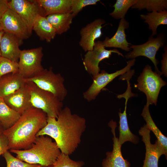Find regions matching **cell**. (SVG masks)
<instances>
[{
    "instance_id": "7402d4cb",
    "label": "cell",
    "mask_w": 167,
    "mask_h": 167,
    "mask_svg": "<svg viewBox=\"0 0 167 167\" xmlns=\"http://www.w3.org/2000/svg\"><path fill=\"white\" fill-rule=\"evenodd\" d=\"M32 30H34L41 40L50 42L55 38V31L46 17L38 15L34 23Z\"/></svg>"
},
{
    "instance_id": "5bb4252c",
    "label": "cell",
    "mask_w": 167,
    "mask_h": 167,
    "mask_svg": "<svg viewBox=\"0 0 167 167\" xmlns=\"http://www.w3.org/2000/svg\"><path fill=\"white\" fill-rule=\"evenodd\" d=\"M105 22L104 20L98 19L81 28L80 31L81 38L79 44L85 52L92 50L96 40L102 35L101 29Z\"/></svg>"
},
{
    "instance_id": "e575fe53",
    "label": "cell",
    "mask_w": 167,
    "mask_h": 167,
    "mask_svg": "<svg viewBox=\"0 0 167 167\" xmlns=\"http://www.w3.org/2000/svg\"><path fill=\"white\" fill-rule=\"evenodd\" d=\"M9 1L0 0V19L9 8Z\"/></svg>"
},
{
    "instance_id": "4fadbf2b",
    "label": "cell",
    "mask_w": 167,
    "mask_h": 167,
    "mask_svg": "<svg viewBox=\"0 0 167 167\" xmlns=\"http://www.w3.org/2000/svg\"><path fill=\"white\" fill-rule=\"evenodd\" d=\"M151 131L145 124L139 131V135L142 137L146 148L145 156L142 167H158V163L160 156L165 155L167 159V151L156 140L154 144L150 141Z\"/></svg>"
},
{
    "instance_id": "5b68a950",
    "label": "cell",
    "mask_w": 167,
    "mask_h": 167,
    "mask_svg": "<svg viewBox=\"0 0 167 167\" xmlns=\"http://www.w3.org/2000/svg\"><path fill=\"white\" fill-rule=\"evenodd\" d=\"M25 79V81L32 82L40 88L52 93L62 101L67 95L64 78L60 74L54 73L51 67Z\"/></svg>"
},
{
    "instance_id": "ba28073f",
    "label": "cell",
    "mask_w": 167,
    "mask_h": 167,
    "mask_svg": "<svg viewBox=\"0 0 167 167\" xmlns=\"http://www.w3.org/2000/svg\"><path fill=\"white\" fill-rule=\"evenodd\" d=\"M165 43L163 34H160L155 38L151 36L148 41L144 43L130 45V48L132 49V50L126 54L125 57L127 59H133L140 56L146 57L152 62L155 66V71L161 75V71L157 67L159 62L156 56L158 51L164 46Z\"/></svg>"
},
{
    "instance_id": "83f0119b",
    "label": "cell",
    "mask_w": 167,
    "mask_h": 167,
    "mask_svg": "<svg viewBox=\"0 0 167 167\" xmlns=\"http://www.w3.org/2000/svg\"><path fill=\"white\" fill-rule=\"evenodd\" d=\"M136 2V0H117L113 6L114 10L109 15L116 19L124 18L128 10Z\"/></svg>"
},
{
    "instance_id": "d6986e66",
    "label": "cell",
    "mask_w": 167,
    "mask_h": 167,
    "mask_svg": "<svg viewBox=\"0 0 167 167\" xmlns=\"http://www.w3.org/2000/svg\"><path fill=\"white\" fill-rule=\"evenodd\" d=\"M26 83L25 79L19 73H10L0 78V98L14 93Z\"/></svg>"
},
{
    "instance_id": "ac0fdd59",
    "label": "cell",
    "mask_w": 167,
    "mask_h": 167,
    "mask_svg": "<svg viewBox=\"0 0 167 167\" xmlns=\"http://www.w3.org/2000/svg\"><path fill=\"white\" fill-rule=\"evenodd\" d=\"M129 26V22L124 18L121 19L116 33L111 38L106 37L103 41L105 47L118 48L126 51H130L131 44L126 39L125 30Z\"/></svg>"
},
{
    "instance_id": "7c38bea8",
    "label": "cell",
    "mask_w": 167,
    "mask_h": 167,
    "mask_svg": "<svg viewBox=\"0 0 167 167\" xmlns=\"http://www.w3.org/2000/svg\"><path fill=\"white\" fill-rule=\"evenodd\" d=\"M2 30L23 40L31 36L28 28L22 19L15 11L9 8L0 19Z\"/></svg>"
},
{
    "instance_id": "e0dca14e",
    "label": "cell",
    "mask_w": 167,
    "mask_h": 167,
    "mask_svg": "<svg viewBox=\"0 0 167 167\" xmlns=\"http://www.w3.org/2000/svg\"><path fill=\"white\" fill-rule=\"evenodd\" d=\"M23 41L13 34L4 32L0 43L1 57L18 62L21 51L19 46Z\"/></svg>"
},
{
    "instance_id": "8fae6325",
    "label": "cell",
    "mask_w": 167,
    "mask_h": 167,
    "mask_svg": "<svg viewBox=\"0 0 167 167\" xmlns=\"http://www.w3.org/2000/svg\"><path fill=\"white\" fill-rule=\"evenodd\" d=\"M117 54L124 57L122 54L116 49L107 50L105 49L103 41H95L93 49L87 52L84 55L83 64L86 71L94 76L100 73V62L105 59H108L112 53Z\"/></svg>"
},
{
    "instance_id": "8992f818",
    "label": "cell",
    "mask_w": 167,
    "mask_h": 167,
    "mask_svg": "<svg viewBox=\"0 0 167 167\" xmlns=\"http://www.w3.org/2000/svg\"><path fill=\"white\" fill-rule=\"evenodd\" d=\"M161 75L156 71H153L151 66L148 64L138 77L137 84L135 85V88L145 93L146 104L149 105H156L160 90L167 84Z\"/></svg>"
},
{
    "instance_id": "3957f363",
    "label": "cell",
    "mask_w": 167,
    "mask_h": 167,
    "mask_svg": "<svg viewBox=\"0 0 167 167\" xmlns=\"http://www.w3.org/2000/svg\"><path fill=\"white\" fill-rule=\"evenodd\" d=\"M16 157L27 163L50 167L56 161L61 152L55 141L47 135L36 136L29 148L10 149Z\"/></svg>"
},
{
    "instance_id": "cb8c5ba5",
    "label": "cell",
    "mask_w": 167,
    "mask_h": 167,
    "mask_svg": "<svg viewBox=\"0 0 167 167\" xmlns=\"http://www.w3.org/2000/svg\"><path fill=\"white\" fill-rule=\"evenodd\" d=\"M141 18L148 24V28L152 31L151 36L157 35L158 27L161 25L167 24V11L164 10L160 12L153 11L146 15L141 14Z\"/></svg>"
},
{
    "instance_id": "ffe728a7",
    "label": "cell",
    "mask_w": 167,
    "mask_h": 167,
    "mask_svg": "<svg viewBox=\"0 0 167 167\" xmlns=\"http://www.w3.org/2000/svg\"><path fill=\"white\" fill-rule=\"evenodd\" d=\"M122 98L125 100V107L123 113L119 112L118 115L119 117V137L118 138L119 144L122 146L125 142L129 141L136 144L138 143L139 137L133 134L130 130L128 125L127 114V104L128 100L131 98L127 95H124Z\"/></svg>"
},
{
    "instance_id": "74e56055",
    "label": "cell",
    "mask_w": 167,
    "mask_h": 167,
    "mask_svg": "<svg viewBox=\"0 0 167 167\" xmlns=\"http://www.w3.org/2000/svg\"><path fill=\"white\" fill-rule=\"evenodd\" d=\"M2 30V29L1 25V24H0V31H1Z\"/></svg>"
},
{
    "instance_id": "d6a6232c",
    "label": "cell",
    "mask_w": 167,
    "mask_h": 167,
    "mask_svg": "<svg viewBox=\"0 0 167 167\" xmlns=\"http://www.w3.org/2000/svg\"><path fill=\"white\" fill-rule=\"evenodd\" d=\"M9 149V143L6 136L3 133L0 135V156Z\"/></svg>"
},
{
    "instance_id": "484cf974",
    "label": "cell",
    "mask_w": 167,
    "mask_h": 167,
    "mask_svg": "<svg viewBox=\"0 0 167 167\" xmlns=\"http://www.w3.org/2000/svg\"><path fill=\"white\" fill-rule=\"evenodd\" d=\"M149 106L148 104H146L144 106L141 115L146 122L145 125L147 128L153 132L157 141L167 151V138L163 134L153 121L150 113Z\"/></svg>"
},
{
    "instance_id": "30bf717a",
    "label": "cell",
    "mask_w": 167,
    "mask_h": 167,
    "mask_svg": "<svg viewBox=\"0 0 167 167\" xmlns=\"http://www.w3.org/2000/svg\"><path fill=\"white\" fill-rule=\"evenodd\" d=\"M135 59H131L127 62V65L122 69L111 73H109L104 70L93 76V82L88 89L83 94L84 98L88 101L96 99L101 90L108 84L119 75H122L130 70L133 66Z\"/></svg>"
},
{
    "instance_id": "44dd1931",
    "label": "cell",
    "mask_w": 167,
    "mask_h": 167,
    "mask_svg": "<svg viewBox=\"0 0 167 167\" xmlns=\"http://www.w3.org/2000/svg\"><path fill=\"white\" fill-rule=\"evenodd\" d=\"M46 16L50 14L71 12L72 0H36Z\"/></svg>"
},
{
    "instance_id": "8d00e7d4",
    "label": "cell",
    "mask_w": 167,
    "mask_h": 167,
    "mask_svg": "<svg viewBox=\"0 0 167 167\" xmlns=\"http://www.w3.org/2000/svg\"><path fill=\"white\" fill-rule=\"evenodd\" d=\"M4 130L5 129L0 122V135L3 134Z\"/></svg>"
},
{
    "instance_id": "277c9868",
    "label": "cell",
    "mask_w": 167,
    "mask_h": 167,
    "mask_svg": "<svg viewBox=\"0 0 167 167\" xmlns=\"http://www.w3.org/2000/svg\"><path fill=\"white\" fill-rule=\"evenodd\" d=\"M26 82L32 107L42 110L48 117L57 118L63 109L62 101L52 93L40 88L34 83Z\"/></svg>"
},
{
    "instance_id": "6da1fadb",
    "label": "cell",
    "mask_w": 167,
    "mask_h": 167,
    "mask_svg": "<svg viewBox=\"0 0 167 167\" xmlns=\"http://www.w3.org/2000/svg\"><path fill=\"white\" fill-rule=\"evenodd\" d=\"M86 128L85 119L73 114L66 106L57 118L47 117L46 126L37 134L36 136L47 135L53 139L61 153L70 155L77 148Z\"/></svg>"
},
{
    "instance_id": "2e32d148",
    "label": "cell",
    "mask_w": 167,
    "mask_h": 167,
    "mask_svg": "<svg viewBox=\"0 0 167 167\" xmlns=\"http://www.w3.org/2000/svg\"><path fill=\"white\" fill-rule=\"evenodd\" d=\"M3 99L10 108L20 115L32 107L27 83L20 89L4 97Z\"/></svg>"
},
{
    "instance_id": "836d02e7",
    "label": "cell",
    "mask_w": 167,
    "mask_h": 167,
    "mask_svg": "<svg viewBox=\"0 0 167 167\" xmlns=\"http://www.w3.org/2000/svg\"><path fill=\"white\" fill-rule=\"evenodd\" d=\"M164 49L165 52L162 55V59L161 60V75L164 74V76L167 77V46H165Z\"/></svg>"
},
{
    "instance_id": "d4e9b609",
    "label": "cell",
    "mask_w": 167,
    "mask_h": 167,
    "mask_svg": "<svg viewBox=\"0 0 167 167\" xmlns=\"http://www.w3.org/2000/svg\"><path fill=\"white\" fill-rule=\"evenodd\" d=\"M21 115L9 106L0 98V122L5 130L12 126Z\"/></svg>"
},
{
    "instance_id": "7a4b0ae2",
    "label": "cell",
    "mask_w": 167,
    "mask_h": 167,
    "mask_svg": "<svg viewBox=\"0 0 167 167\" xmlns=\"http://www.w3.org/2000/svg\"><path fill=\"white\" fill-rule=\"evenodd\" d=\"M47 116L41 109L32 107L21 115L11 127L4 131L9 149L24 150L35 141L38 132L46 125Z\"/></svg>"
},
{
    "instance_id": "4dcf8cb0",
    "label": "cell",
    "mask_w": 167,
    "mask_h": 167,
    "mask_svg": "<svg viewBox=\"0 0 167 167\" xmlns=\"http://www.w3.org/2000/svg\"><path fill=\"white\" fill-rule=\"evenodd\" d=\"M2 155L6 160V167H38L40 165L30 164L14 156L8 151Z\"/></svg>"
},
{
    "instance_id": "f35d334b",
    "label": "cell",
    "mask_w": 167,
    "mask_h": 167,
    "mask_svg": "<svg viewBox=\"0 0 167 167\" xmlns=\"http://www.w3.org/2000/svg\"><path fill=\"white\" fill-rule=\"evenodd\" d=\"M38 167H48L45 166H41V165H39Z\"/></svg>"
},
{
    "instance_id": "603a6c76",
    "label": "cell",
    "mask_w": 167,
    "mask_h": 167,
    "mask_svg": "<svg viewBox=\"0 0 167 167\" xmlns=\"http://www.w3.org/2000/svg\"><path fill=\"white\" fill-rule=\"evenodd\" d=\"M46 17L55 29L56 34L61 35L69 30L74 17L70 12L50 14Z\"/></svg>"
},
{
    "instance_id": "52a82bcc",
    "label": "cell",
    "mask_w": 167,
    "mask_h": 167,
    "mask_svg": "<svg viewBox=\"0 0 167 167\" xmlns=\"http://www.w3.org/2000/svg\"><path fill=\"white\" fill-rule=\"evenodd\" d=\"M41 47L21 51L18 72L24 79L32 77L44 69L41 64L43 56Z\"/></svg>"
},
{
    "instance_id": "9c48e42d",
    "label": "cell",
    "mask_w": 167,
    "mask_h": 167,
    "mask_svg": "<svg viewBox=\"0 0 167 167\" xmlns=\"http://www.w3.org/2000/svg\"><path fill=\"white\" fill-rule=\"evenodd\" d=\"M9 8L17 14L27 25L31 34L35 20L39 15L46 17L43 9L36 0L9 1Z\"/></svg>"
},
{
    "instance_id": "1f68e13d",
    "label": "cell",
    "mask_w": 167,
    "mask_h": 167,
    "mask_svg": "<svg viewBox=\"0 0 167 167\" xmlns=\"http://www.w3.org/2000/svg\"><path fill=\"white\" fill-rule=\"evenodd\" d=\"M99 0H72L71 13L75 17L84 7L96 5Z\"/></svg>"
},
{
    "instance_id": "d590c367",
    "label": "cell",
    "mask_w": 167,
    "mask_h": 167,
    "mask_svg": "<svg viewBox=\"0 0 167 167\" xmlns=\"http://www.w3.org/2000/svg\"><path fill=\"white\" fill-rule=\"evenodd\" d=\"M4 32L3 30H2L0 31V57H1V50H0L1 41V39L2 37V36L3 35V34Z\"/></svg>"
},
{
    "instance_id": "f1b7e54d",
    "label": "cell",
    "mask_w": 167,
    "mask_h": 167,
    "mask_svg": "<svg viewBox=\"0 0 167 167\" xmlns=\"http://www.w3.org/2000/svg\"><path fill=\"white\" fill-rule=\"evenodd\" d=\"M85 163L83 161H75L69 155L61 153L55 162L50 167H83Z\"/></svg>"
},
{
    "instance_id": "4316f807",
    "label": "cell",
    "mask_w": 167,
    "mask_h": 167,
    "mask_svg": "<svg viewBox=\"0 0 167 167\" xmlns=\"http://www.w3.org/2000/svg\"><path fill=\"white\" fill-rule=\"evenodd\" d=\"M132 9H146L148 11L160 12L167 9L166 0H136Z\"/></svg>"
},
{
    "instance_id": "9a60e30c",
    "label": "cell",
    "mask_w": 167,
    "mask_h": 167,
    "mask_svg": "<svg viewBox=\"0 0 167 167\" xmlns=\"http://www.w3.org/2000/svg\"><path fill=\"white\" fill-rule=\"evenodd\" d=\"M108 125L113 135V148L112 151L106 153V158L103 159L102 162V167H130V162L122 156L121 150L122 146L119 144L118 138L116 136V122L112 120Z\"/></svg>"
},
{
    "instance_id": "f546056e",
    "label": "cell",
    "mask_w": 167,
    "mask_h": 167,
    "mask_svg": "<svg viewBox=\"0 0 167 167\" xmlns=\"http://www.w3.org/2000/svg\"><path fill=\"white\" fill-rule=\"evenodd\" d=\"M18 62L2 57H0V78L9 73L18 72Z\"/></svg>"
}]
</instances>
